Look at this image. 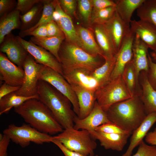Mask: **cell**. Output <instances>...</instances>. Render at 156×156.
<instances>
[{"label":"cell","instance_id":"6da1fadb","mask_svg":"<svg viewBox=\"0 0 156 156\" xmlns=\"http://www.w3.org/2000/svg\"><path fill=\"white\" fill-rule=\"evenodd\" d=\"M14 108L26 123L41 132L53 135L64 130L49 109L38 99L28 100Z\"/></svg>","mask_w":156,"mask_h":156},{"label":"cell","instance_id":"7a4b0ae2","mask_svg":"<svg viewBox=\"0 0 156 156\" xmlns=\"http://www.w3.org/2000/svg\"><path fill=\"white\" fill-rule=\"evenodd\" d=\"M105 112L110 122L131 134L147 115L139 91L131 98L113 104Z\"/></svg>","mask_w":156,"mask_h":156},{"label":"cell","instance_id":"3957f363","mask_svg":"<svg viewBox=\"0 0 156 156\" xmlns=\"http://www.w3.org/2000/svg\"><path fill=\"white\" fill-rule=\"evenodd\" d=\"M38 100L51 111L64 129L73 127V119L77 115L69 99L47 82L39 80Z\"/></svg>","mask_w":156,"mask_h":156},{"label":"cell","instance_id":"277c9868","mask_svg":"<svg viewBox=\"0 0 156 156\" xmlns=\"http://www.w3.org/2000/svg\"><path fill=\"white\" fill-rule=\"evenodd\" d=\"M58 55L63 70L82 68L93 72L105 62L103 56L92 55L76 45L66 40L61 45Z\"/></svg>","mask_w":156,"mask_h":156},{"label":"cell","instance_id":"5b68a950","mask_svg":"<svg viewBox=\"0 0 156 156\" xmlns=\"http://www.w3.org/2000/svg\"><path fill=\"white\" fill-rule=\"evenodd\" d=\"M52 139L57 140L69 149L85 156L94 155L97 146L89 131L73 127L64 129Z\"/></svg>","mask_w":156,"mask_h":156},{"label":"cell","instance_id":"8992f818","mask_svg":"<svg viewBox=\"0 0 156 156\" xmlns=\"http://www.w3.org/2000/svg\"><path fill=\"white\" fill-rule=\"evenodd\" d=\"M96 100L101 108L106 112L112 105L132 97L122 76L100 86L95 92Z\"/></svg>","mask_w":156,"mask_h":156},{"label":"cell","instance_id":"52a82bcc","mask_svg":"<svg viewBox=\"0 0 156 156\" xmlns=\"http://www.w3.org/2000/svg\"><path fill=\"white\" fill-rule=\"evenodd\" d=\"M3 133L11 141L22 148L27 146L31 142L41 144L52 142V140L53 136L41 132L25 123L20 126L10 124L3 131Z\"/></svg>","mask_w":156,"mask_h":156},{"label":"cell","instance_id":"ba28073f","mask_svg":"<svg viewBox=\"0 0 156 156\" xmlns=\"http://www.w3.org/2000/svg\"><path fill=\"white\" fill-rule=\"evenodd\" d=\"M39 80L47 82L66 97L71 102L74 112L78 116L79 109L77 96L70 85L62 75L43 65L40 73Z\"/></svg>","mask_w":156,"mask_h":156},{"label":"cell","instance_id":"9c48e42d","mask_svg":"<svg viewBox=\"0 0 156 156\" xmlns=\"http://www.w3.org/2000/svg\"><path fill=\"white\" fill-rule=\"evenodd\" d=\"M43 66L37 63L29 53L23 65L24 81L20 88L14 92L16 94L27 97H38V84L40 73Z\"/></svg>","mask_w":156,"mask_h":156},{"label":"cell","instance_id":"30bf717a","mask_svg":"<svg viewBox=\"0 0 156 156\" xmlns=\"http://www.w3.org/2000/svg\"><path fill=\"white\" fill-rule=\"evenodd\" d=\"M16 37L19 43L37 63L52 68L63 76L61 63L50 52L35 44L30 40L27 41L19 36Z\"/></svg>","mask_w":156,"mask_h":156},{"label":"cell","instance_id":"8fae6325","mask_svg":"<svg viewBox=\"0 0 156 156\" xmlns=\"http://www.w3.org/2000/svg\"><path fill=\"white\" fill-rule=\"evenodd\" d=\"M51 3L54 8L53 14V21L56 22L64 33L65 40L83 49L82 43L70 16L63 11L59 0H52Z\"/></svg>","mask_w":156,"mask_h":156},{"label":"cell","instance_id":"7c38bea8","mask_svg":"<svg viewBox=\"0 0 156 156\" xmlns=\"http://www.w3.org/2000/svg\"><path fill=\"white\" fill-rule=\"evenodd\" d=\"M93 72L86 69L74 68L63 70V76L70 86L95 92L99 85L93 76Z\"/></svg>","mask_w":156,"mask_h":156},{"label":"cell","instance_id":"4fadbf2b","mask_svg":"<svg viewBox=\"0 0 156 156\" xmlns=\"http://www.w3.org/2000/svg\"><path fill=\"white\" fill-rule=\"evenodd\" d=\"M23 69L11 62L5 54L0 53V79L10 85L21 86L24 81Z\"/></svg>","mask_w":156,"mask_h":156},{"label":"cell","instance_id":"5bb4252c","mask_svg":"<svg viewBox=\"0 0 156 156\" xmlns=\"http://www.w3.org/2000/svg\"><path fill=\"white\" fill-rule=\"evenodd\" d=\"M0 51L5 53L11 62L23 68L24 62L29 53L11 32L5 36L0 44Z\"/></svg>","mask_w":156,"mask_h":156},{"label":"cell","instance_id":"9a60e30c","mask_svg":"<svg viewBox=\"0 0 156 156\" xmlns=\"http://www.w3.org/2000/svg\"><path fill=\"white\" fill-rule=\"evenodd\" d=\"M110 122L107 114L96 101L92 111L85 118L79 119L77 115L74 118L73 128L76 130H95L99 126Z\"/></svg>","mask_w":156,"mask_h":156},{"label":"cell","instance_id":"2e32d148","mask_svg":"<svg viewBox=\"0 0 156 156\" xmlns=\"http://www.w3.org/2000/svg\"><path fill=\"white\" fill-rule=\"evenodd\" d=\"M135 35L131 31L124 39L120 49L116 55V60L110 79L121 76L127 64L132 59V45Z\"/></svg>","mask_w":156,"mask_h":156},{"label":"cell","instance_id":"e0dca14e","mask_svg":"<svg viewBox=\"0 0 156 156\" xmlns=\"http://www.w3.org/2000/svg\"><path fill=\"white\" fill-rule=\"evenodd\" d=\"M118 52L126 37L130 31V25L125 23L116 11L112 18L103 24Z\"/></svg>","mask_w":156,"mask_h":156},{"label":"cell","instance_id":"ac0fdd59","mask_svg":"<svg viewBox=\"0 0 156 156\" xmlns=\"http://www.w3.org/2000/svg\"><path fill=\"white\" fill-rule=\"evenodd\" d=\"M92 138L98 140L101 145L106 149L122 151L126 144L130 134L109 133L95 130L89 131Z\"/></svg>","mask_w":156,"mask_h":156},{"label":"cell","instance_id":"d6986e66","mask_svg":"<svg viewBox=\"0 0 156 156\" xmlns=\"http://www.w3.org/2000/svg\"><path fill=\"white\" fill-rule=\"evenodd\" d=\"M131 31L140 38L153 51L156 49V27L147 21L140 20H131Z\"/></svg>","mask_w":156,"mask_h":156},{"label":"cell","instance_id":"ffe728a7","mask_svg":"<svg viewBox=\"0 0 156 156\" xmlns=\"http://www.w3.org/2000/svg\"><path fill=\"white\" fill-rule=\"evenodd\" d=\"M149 47L139 38L135 35L132 50L133 56L132 60L135 68L137 79L139 81L140 73L142 71L147 72L148 70V57Z\"/></svg>","mask_w":156,"mask_h":156},{"label":"cell","instance_id":"44dd1931","mask_svg":"<svg viewBox=\"0 0 156 156\" xmlns=\"http://www.w3.org/2000/svg\"><path fill=\"white\" fill-rule=\"evenodd\" d=\"M139 79L141 86L139 95L146 115L156 112V90L149 83L147 77V72L141 71Z\"/></svg>","mask_w":156,"mask_h":156},{"label":"cell","instance_id":"7402d4cb","mask_svg":"<svg viewBox=\"0 0 156 156\" xmlns=\"http://www.w3.org/2000/svg\"><path fill=\"white\" fill-rule=\"evenodd\" d=\"M156 122V112L147 115L142 122L133 132L128 148L122 156H131L133 149L143 140L149 129Z\"/></svg>","mask_w":156,"mask_h":156},{"label":"cell","instance_id":"603a6c76","mask_svg":"<svg viewBox=\"0 0 156 156\" xmlns=\"http://www.w3.org/2000/svg\"><path fill=\"white\" fill-rule=\"evenodd\" d=\"M94 31L96 42L103 53L105 59H113L117 52L104 25L95 24Z\"/></svg>","mask_w":156,"mask_h":156},{"label":"cell","instance_id":"cb8c5ba5","mask_svg":"<svg viewBox=\"0 0 156 156\" xmlns=\"http://www.w3.org/2000/svg\"><path fill=\"white\" fill-rule=\"evenodd\" d=\"M78 99L79 114L78 117L82 119L91 112L94 106L96 99L95 92L74 85H71Z\"/></svg>","mask_w":156,"mask_h":156},{"label":"cell","instance_id":"d4e9b609","mask_svg":"<svg viewBox=\"0 0 156 156\" xmlns=\"http://www.w3.org/2000/svg\"><path fill=\"white\" fill-rule=\"evenodd\" d=\"M75 28L83 50L92 55H100L104 58L103 53L94 37V30L90 27L87 28L81 25L77 26Z\"/></svg>","mask_w":156,"mask_h":156},{"label":"cell","instance_id":"484cf974","mask_svg":"<svg viewBox=\"0 0 156 156\" xmlns=\"http://www.w3.org/2000/svg\"><path fill=\"white\" fill-rule=\"evenodd\" d=\"M20 13L15 9L0 17V44L5 36L14 29H20Z\"/></svg>","mask_w":156,"mask_h":156},{"label":"cell","instance_id":"4316f807","mask_svg":"<svg viewBox=\"0 0 156 156\" xmlns=\"http://www.w3.org/2000/svg\"><path fill=\"white\" fill-rule=\"evenodd\" d=\"M65 38V35L63 34L50 37L32 36L30 40L35 44L50 52L60 62L58 53L61 45Z\"/></svg>","mask_w":156,"mask_h":156},{"label":"cell","instance_id":"83f0119b","mask_svg":"<svg viewBox=\"0 0 156 156\" xmlns=\"http://www.w3.org/2000/svg\"><path fill=\"white\" fill-rule=\"evenodd\" d=\"M145 0H118L115 1L116 11L122 20L130 25L131 18L135 10L137 9Z\"/></svg>","mask_w":156,"mask_h":156},{"label":"cell","instance_id":"f1b7e54d","mask_svg":"<svg viewBox=\"0 0 156 156\" xmlns=\"http://www.w3.org/2000/svg\"><path fill=\"white\" fill-rule=\"evenodd\" d=\"M43 9V5L41 0L26 13L20 14V31L27 30L36 24L41 17Z\"/></svg>","mask_w":156,"mask_h":156},{"label":"cell","instance_id":"f546056e","mask_svg":"<svg viewBox=\"0 0 156 156\" xmlns=\"http://www.w3.org/2000/svg\"><path fill=\"white\" fill-rule=\"evenodd\" d=\"M38 97H25L16 94L14 92L7 95L0 99V115L8 113L12 108L18 107L31 99H38Z\"/></svg>","mask_w":156,"mask_h":156},{"label":"cell","instance_id":"4dcf8cb0","mask_svg":"<svg viewBox=\"0 0 156 156\" xmlns=\"http://www.w3.org/2000/svg\"><path fill=\"white\" fill-rule=\"evenodd\" d=\"M122 79L131 95L133 97L139 88L134 66L131 60L125 66L122 75Z\"/></svg>","mask_w":156,"mask_h":156},{"label":"cell","instance_id":"1f68e13d","mask_svg":"<svg viewBox=\"0 0 156 156\" xmlns=\"http://www.w3.org/2000/svg\"><path fill=\"white\" fill-rule=\"evenodd\" d=\"M137 10V15L140 20L156 27V0H145Z\"/></svg>","mask_w":156,"mask_h":156},{"label":"cell","instance_id":"d6a6232c","mask_svg":"<svg viewBox=\"0 0 156 156\" xmlns=\"http://www.w3.org/2000/svg\"><path fill=\"white\" fill-rule=\"evenodd\" d=\"M51 1L42 0V2L43 5V9L40 20L37 23L31 28L25 31H20L19 34L20 37L22 38L24 37L27 34L36 28L53 21V14L54 11V8L51 3Z\"/></svg>","mask_w":156,"mask_h":156},{"label":"cell","instance_id":"836d02e7","mask_svg":"<svg viewBox=\"0 0 156 156\" xmlns=\"http://www.w3.org/2000/svg\"><path fill=\"white\" fill-rule=\"evenodd\" d=\"M105 60L104 63L92 73L93 76L98 82L99 87L110 79L115 64L116 55L112 59Z\"/></svg>","mask_w":156,"mask_h":156},{"label":"cell","instance_id":"e575fe53","mask_svg":"<svg viewBox=\"0 0 156 156\" xmlns=\"http://www.w3.org/2000/svg\"><path fill=\"white\" fill-rule=\"evenodd\" d=\"M116 12L115 7L110 6L99 10H92L90 23L103 25L113 17Z\"/></svg>","mask_w":156,"mask_h":156},{"label":"cell","instance_id":"d590c367","mask_svg":"<svg viewBox=\"0 0 156 156\" xmlns=\"http://www.w3.org/2000/svg\"><path fill=\"white\" fill-rule=\"evenodd\" d=\"M79 12L83 20L90 23L93 8L92 0H77Z\"/></svg>","mask_w":156,"mask_h":156},{"label":"cell","instance_id":"8d00e7d4","mask_svg":"<svg viewBox=\"0 0 156 156\" xmlns=\"http://www.w3.org/2000/svg\"><path fill=\"white\" fill-rule=\"evenodd\" d=\"M95 130L107 133L131 134L129 132L122 129L111 122L99 126Z\"/></svg>","mask_w":156,"mask_h":156},{"label":"cell","instance_id":"74e56055","mask_svg":"<svg viewBox=\"0 0 156 156\" xmlns=\"http://www.w3.org/2000/svg\"><path fill=\"white\" fill-rule=\"evenodd\" d=\"M133 156H156V146L148 145L143 140Z\"/></svg>","mask_w":156,"mask_h":156},{"label":"cell","instance_id":"f35d334b","mask_svg":"<svg viewBox=\"0 0 156 156\" xmlns=\"http://www.w3.org/2000/svg\"><path fill=\"white\" fill-rule=\"evenodd\" d=\"M41 0H18L15 10L23 15L31 10L34 5L40 2Z\"/></svg>","mask_w":156,"mask_h":156},{"label":"cell","instance_id":"ab89813d","mask_svg":"<svg viewBox=\"0 0 156 156\" xmlns=\"http://www.w3.org/2000/svg\"><path fill=\"white\" fill-rule=\"evenodd\" d=\"M148 70L147 72L148 81L151 86L156 90V63L154 62L148 53Z\"/></svg>","mask_w":156,"mask_h":156},{"label":"cell","instance_id":"60d3db41","mask_svg":"<svg viewBox=\"0 0 156 156\" xmlns=\"http://www.w3.org/2000/svg\"><path fill=\"white\" fill-rule=\"evenodd\" d=\"M59 1L62 10L66 14L70 16L75 15L77 1L60 0Z\"/></svg>","mask_w":156,"mask_h":156},{"label":"cell","instance_id":"b9f144b4","mask_svg":"<svg viewBox=\"0 0 156 156\" xmlns=\"http://www.w3.org/2000/svg\"><path fill=\"white\" fill-rule=\"evenodd\" d=\"M17 3V1L15 0H0V17L14 10Z\"/></svg>","mask_w":156,"mask_h":156},{"label":"cell","instance_id":"7bdbcfd3","mask_svg":"<svg viewBox=\"0 0 156 156\" xmlns=\"http://www.w3.org/2000/svg\"><path fill=\"white\" fill-rule=\"evenodd\" d=\"M47 35L48 37L55 36L64 34L57 24L54 21L47 23Z\"/></svg>","mask_w":156,"mask_h":156},{"label":"cell","instance_id":"ee69618b","mask_svg":"<svg viewBox=\"0 0 156 156\" xmlns=\"http://www.w3.org/2000/svg\"><path fill=\"white\" fill-rule=\"evenodd\" d=\"M93 10H99L110 6L115 7V1L111 0H92Z\"/></svg>","mask_w":156,"mask_h":156},{"label":"cell","instance_id":"f6af8a7d","mask_svg":"<svg viewBox=\"0 0 156 156\" xmlns=\"http://www.w3.org/2000/svg\"><path fill=\"white\" fill-rule=\"evenodd\" d=\"M11 141L7 136L0 134V156H7V148Z\"/></svg>","mask_w":156,"mask_h":156},{"label":"cell","instance_id":"bcb514c9","mask_svg":"<svg viewBox=\"0 0 156 156\" xmlns=\"http://www.w3.org/2000/svg\"><path fill=\"white\" fill-rule=\"evenodd\" d=\"M47 24H44L36 28L32 31L27 34L25 36H31L37 37H47Z\"/></svg>","mask_w":156,"mask_h":156},{"label":"cell","instance_id":"7dc6e473","mask_svg":"<svg viewBox=\"0 0 156 156\" xmlns=\"http://www.w3.org/2000/svg\"><path fill=\"white\" fill-rule=\"evenodd\" d=\"M21 86H12L4 83L0 88V99L4 96L18 90Z\"/></svg>","mask_w":156,"mask_h":156},{"label":"cell","instance_id":"c3c4849f","mask_svg":"<svg viewBox=\"0 0 156 156\" xmlns=\"http://www.w3.org/2000/svg\"><path fill=\"white\" fill-rule=\"evenodd\" d=\"M52 142L56 145L61 150L65 156H85L69 149L57 140L52 139Z\"/></svg>","mask_w":156,"mask_h":156},{"label":"cell","instance_id":"681fc988","mask_svg":"<svg viewBox=\"0 0 156 156\" xmlns=\"http://www.w3.org/2000/svg\"><path fill=\"white\" fill-rule=\"evenodd\" d=\"M145 140L148 144L156 146V127L153 131L148 132L145 137Z\"/></svg>","mask_w":156,"mask_h":156},{"label":"cell","instance_id":"f907efd6","mask_svg":"<svg viewBox=\"0 0 156 156\" xmlns=\"http://www.w3.org/2000/svg\"><path fill=\"white\" fill-rule=\"evenodd\" d=\"M151 55L153 59L156 61V49L151 53Z\"/></svg>","mask_w":156,"mask_h":156},{"label":"cell","instance_id":"816d5d0a","mask_svg":"<svg viewBox=\"0 0 156 156\" xmlns=\"http://www.w3.org/2000/svg\"><path fill=\"white\" fill-rule=\"evenodd\" d=\"M88 156H98L97 155H95L94 154V155H90Z\"/></svg>","mask_w":156,"mask_h":156}]
</instances>
